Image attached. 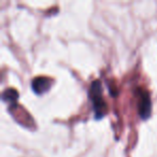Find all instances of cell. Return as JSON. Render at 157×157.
<instances>
[{
	"mask_svg": "<svg viewBox=\"0 0 157 157\" xmlns=\"http://www.w3.org/2000/svg\"><path fill=\"white\" fill-rule=\"evenodd\" d=\"M90 99L93 101V105H94V111L96 114L97 118L102 117L105 114V102L102 98V95H101V83L100 81L96 80L92 83L90 90Z\"/></svg>",
	"mask_w": 157,
	"mask_h": 157,
	"instance_id": "1",
	"label": "cell"
},
{
	"mask_svg": "<svg viewBox=\"0 0 157 157\" xmlns=\"http://www.w3.org/2000/svg\"><path fill=\"white\" fill-rule=\"evenodd\" d=\"M142 96L139 100V113L141 115V117L146 118L148 117L151 112V100L150 96L146 92H142Z\"/></svg>",
	"mask_w": 157,
	"mask_h": 157,
	"instance_id": "3",
	"label": "cell"
},
{
	"mask_svg": "<svg viewBox=\"0 0 157 157\" xmlns=\"http://www.w3.org/2000/svg\"><path fill=\"white\" fill-rule=\"evenodd\" d=\"M51 83H52L51 78H46V76H38L33 80L31 85H33V90L37 94H42V93H45L46 90H48Z\"/></svg>",
	"mask_w": 157,
	"mask_h": 157,
	"instance_id": "2",
	"label": "cell"
}]
</instances>
